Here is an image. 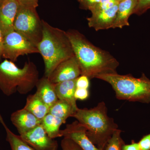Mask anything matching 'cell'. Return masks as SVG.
<instances>
[{
	"label": "cell",
	"mask_w": 150,
	"mask_h": 150,
	"mask_svg": "<svg viewBox=\"0 0 150 150\" xmlns=\"http://www.w3.org/2000/svg\"><path fill=\"white\" fill-rule=\"evenodd\" d=\"M0 122L4 128L6 134V141L11 146V150H35L22 139L20 136L13 133L7 126L0 113Z\"/></svg>",
	"instance_id": "20"
},
{
	"label": "cell",
	"mask_w": 150,
	"mask_h": 150,
	"mask_svg": "<svg viewBox=\"0 0 150 150\" xmlns=\"http://www.w3.org/2000/svg\"><path fill=\"white\" fill-rule=\"evenodd\" d=\"M150 9V0H138L134 13L141 16Z\"/></svg>",
	"instance_id": "23"
},
{
	"label": "cell",
	"mask_w": 150,
	"mask_h": 150,
	"mask_svg": "<svg viewBox=\"0 0 150 150\" xmlns=\"http://www.w3.org/2000/svg\"><path fill=\"white\" fill-rule=\"evenodd\" d=\"M18 5L17 0H4L0 6V30L4 36L14 30V21Z\"/></svg>",
	"instance_id": "12"
},
{
	"label": "cell",
	"mask_w": 150,
	"mask_h": 150,
	"mask_svg": "<svg viewBox=\"0 0 150 150\" xmlns=\"http://www.w3.org/2000/svg\"><path fill=\"white\" fill-rule=\"evenodd\" d=\"M89 95L88 89L76 88L75 93V97L76 100H83L87 99Z\"/></svg>",
	"instance_id": "27"
},
{
	"label": "cell",
	"mask_w": 150,
	"mask_h": 150,
	"mask_svg": "<svg viewBox=\"0 0 150 150\" xmlns=\"http://www.w3.org/2000/svg\"><path fill=\"white\" fill-rule=\"evenodd\" d=\"M42 21L43 35L37 47L45 64L44 76L48 78L60 63L75 55L67 32Z\"/></svg>",
	"instance_id": "2"
},
{
	"label": "cell",
	"mask_w": 150,
	"mask_h": 150,
	"mask_svg": "<svg viewBox=\"0 0 150 150\" xmlns=\"http://www.w3.org/2000/svg\"><path fill=\"white\" fill-rule=\"evenodd\" d=\"M14 30L36 46L43 35V25L36 8L19 4Z\"/></svg>",
	"instance_id": "6"
},
{
	"label": "cell",
	"mask_w": 150,
	"mask_h": 150,
	"mask_svg": "<svg viewBox=\"0 0 150 150\" xmlns=\"http://www.w3.org/2000/svg\"><path fill=\"white\" fill-rule=\"evenodd\" d=\"M118 4L105 10L92 14L90 17L87 18L89 27L96 31L112 28L116 18Z\"/></svg>",
	"instance_id": "13"
},
{
	"label": "cell",
	"mask_w": 150,
	"mask_h": 150,
	"mask_svg": "<svg viewBox=\"0 0 150 150\" xmlns=\"http://www.w3.org/2000/svg\"><path fill=\"white\" fill-rule=\"evenodd\" d=\"M19 4L36 8L38 6V0H17Z\"/></svg>",
	"instance_id": "30"
},
{
	"label": "cell",
	"mask_w": 150,
	"mask_h": 150,
	"mask_svg": "<svg viewBox=\"0 0 150 150\" xmlns=\"http://www.w3.org/2000/svg\"><path fill=\"white\" fill-rule=\"evenodd\" d=\"M20 136L35 150H58V142L48 136L41 124Z\"/></svg>",
	"instance_id": "8"
},
{
	"label": "cell",
	"mask_w": 150,
	"mask_h": 150,
	"mask_svg": "<svg viewBox=\"0 0 150 150\" xmlns=\"http://www.w3.org/2000/svg\"><path fill=\"white\" fill-rule=\"evenodd\" d=\"M86 132L85 127L76 120L67 124L61 133L62 137L73 140L83 150H100L90 140Z\"/></svg>",
	"instance_id": "10"
},
{
	"label": "cell",
	"mask_w": 150,
	"mask_h": 150,
	"mask_svg": "<svg viewBox=\"0 0 150 150\" xmlns=\"http://www.w3.org/2000/svg\"><path fill=\"white\" fill-rule=\"evenodd\" d=\"M118 0H100L97 4L90 11L92 14H94L98 12L107 9L120 2Z\"/></svg>",
	"instance_id": "22"
},
{
	"label": "cell",
	"mask_w": 150,
	"mask_h": 150,
	"mask_svg": "<svg viewBox=\"0 0 150 150\" xmlns=\"http://www.w3.org/2000/svg\"><path fill=\"white\" fill-rule=\"evenodd\" d=\"M11 121L20 135L27 133L41 124V120L24 108L13 112Z\"/></svg>",
	"instance_id": "11"
},
{
	"label": "cell",
	"mask_w": 150,
	"mask_h": 150,
	"mask_svg": "<svg viewBox=\"0 0 150 150\" xmlns=\"http://www.w3.org/2000/svg\"><path fill=\"white\" fill-rule=\"evenodd\" d=\"M66 32L80 67L81 75L90 79L99 75L117 73L119 62L109 52L94 45L76 30L70 29Z\"/></svg>",
	"instance_id": "1"
},
{
	"label": "cell",
	"mask_w": 150,
	"mask_h": 150,
	"mask_svg": "<svg viewBox=\"0 0 150 150\" xmlns=\"http://www.w3.org/2000/svg\"><path fill=\"white\" fill-rule=\"evenodd\" d=\"M86 129L90 140L100 150H103L118 125L108 114V108L104 101L93 108H78L72 115Z\"/></svg>",
	"instance_id": "3"
},
{
	"label": "cell",
	"mask_w": 150,
	"mask_h": 150,
	"mask_svg": "<svg viewBox=\"0 0 150 150\" xmlns=\"http://www.w3.org/2000/svg\"><path fill=\"white\" fill-rule=\"evenodd\" d=\"M118 1H123V0H118Z\"/></svg>",
	"instance_id": "33"
},
{
	"label": "cell",
	"mask_w": 150,
	"mask_h": 150,
	"mask_svg": "<svg viewBox=\"0 0 150 150\" xmlns=\"http://www.w3.org/2000/svg\"><path fill=\"white\" fill-rule=\"evenodd\" d=\"M96 79L109 83L118 100L150 103V79L144 73L138 78L117 73L99 75Z\"/></svg>",
	"instance_id": "5"
},
{
	"label": "cell",
	"mask_w": 150,
	"mask_h": 150,
	"mask_svg": "<svg viewBox=\"0 0 150 150\" xmlns=\"http://www.w3.org/2000/svg\"><path fill=\"white\" fill-rule=\"evenodd\" d=\"M78 108L68 101L59 99L50 108L49 113L62 119L66 123L67 119L72 117Z\"/></svg>",
	"instance_id": "18"
},
{
	"label": "cell",
	"mask_w": 150,
	"mask_h": 150,
	"mask_svg": "<svg viewBox=\"0 0 150 150\" xmlns=\"http://www.w3.org/2000/svg\"><path fill=\"white\" fill-rule=\"evenodd\" d=\"M39 79L38 70L33 62H25L22 68L7 59L0 64V90L7 96L16 92L28 93L35 87Z\"/></svg>",
	"instance_id": "4"
},
{
	"label": "cell",
	"mask_w": 150,
	"mask_h": 150,
	"mask_svg": "<svg viewBox=\"0 0 150 150\" xmlns=\"http://www.w3.org/2000/svg\"><path fill=\"white\" fill-rule=\"evenodd\" d=\"M35 87V93L49 108L59 100L55 91V84L45 76L38 79Z\"/></svg>",
	"instance_id": "14"
},
{
	"label": "cell",
	"mask_w": 150,
	"mask_h": 150,
	"mask_svg": "<svg viewBox=\"0 0 150 150\" xmlns=\"http://www.w3.org/2000/svg\"><path fill=\"white\" fill-rule=\"evenodd\" d=\"M142 150H150V133L144 136L138 142Z\"/></svg>",
	"instance_id": "28"
},
{
	"label": "cell",
	"mask_w": 150,
	"mask_h": 150,
	"mask_svg": "<svg viewBox=\"0 0 150 150\" xmlns=\"http://www.w3.org/2000/svg\"><path fill=\"white\" fill-rule=\"evenodd\" d=\"M100 0H77L79 3L80 8L90 11L98 4Z\"/></svg>",
	"instance_id": "25"
},
{
	"label": "cell",
	"mask_w": 150,
	"mask_h": 150,
	"mask_svg": "<svg viewBox=\"0 0 150 150\" xmlns=\"http://www.w3.org/2000/svg\"><path fill=\"white\" fill-rule=\"evenodd\" d=\"M76 79L65 81L55 84V91L58 99L70 103L75 107H78L75 93L76 89Z\"/></svg>",
	"instance_id": "16"
},
{
	"label": "cell",
	"mask_w": 150,
	"mask_h": 150,
	"mask_svg": "<svg viewBox=\"0 0 150 150\" xmlns=\"http://www.w3.org/2000/svg\"><path fill=\"white\" fill-rule=\"evenodd\" d=\"M3 44H4V36L1 31L0 30V60L2 57Z\"/></svg>",
	"instance_id": "31"
},
{
	"label": "cell",
	"mask_w": 150,
	"mask_h": 150,
	"mask_svg": "<svg viewBox=\"0 0 150 150\" xmlns=\"http://www.w3.org/2000/svg\"><path fill=\"white\" fill-rule=\"evenodd\" d=\"M138 0H123L119 3L112 28H122L130 25L129 17L134 13Z\"/></svg>",
	"instance_id": "15"
},
{
	"label": "cell",
	"mask_w": 150,
	"mask_h": 150,
	"mask_svg": "<svg viewBox=\"0 0 150 150\" xmlns=\"http://www.w3.org/2000/svg\"><path fill=\"white\" fill-rule=\"evenodd\" d=\"M122 150H142L139 143L132 140L131 144H125L122 147Z\"/></svg>",
	"instance_id": "29"
},
{
	"label": "cell",
	"mask_w": 150,
	"mask_h": 150,
	"mask_svg": "<svg viewBox=\"0 0 150 150\" xmlns=\"http://www.w3.org/2000/svg\"><path fill=\"white\" fill-rule=\"evenodd\" d=\"M121 132L119 129L115 131L103 150H122L125 143L121 137Z\"/></svg>",
	"instance_id": "21"
},
{
	"label": "cell",
	"mask_w": 150,
	"mask_h": 150,
	"mask_svg": "<svg viewBox=\"0 0 150 150\" xmlns=\"http://www.w3.org/2000/svg\"><path fill=\"white\" fill-rule=\"evenodd\" d=\"M4 1V0H0V6L2 4Z\"/></svg>",
	"instance_id": "32"
},
{
	"label": "cell",
	"mask_w": 150,
	"mask_h": 150,
	"mask_svg": "<svg viewBox=\"0 0 150 150\" xmlns=\"http://www.w3.org/2000/svg\"><path fill=\"white\" fill-rule=\"evenodd\" d=\"M61 147L62 150H83L73 140L65 137L61 142Z\"/></svg>",
	"instance_id": "24"
},
{
	"label": "cell",
	"mask_w": 150,
	"mask_h": 150,
	"mask_svg": "<svg viewBox=\"0 0 150 150\" xmlns=\"http://www.w3.org/2000/svg\"><path fill=\"white\" fill-rule=\"evenodd\" d=\"M24 108L41 121L49 113L50 109L36 93L28 96Z\"/></svg>",
	"instance_id": "17"
},
{
	"label": "cell",
	"mask_w": 150,
	"mask_h": 150,
	"mask_svg": "<svg viewBox=\"0 0 150 150\" xmlns=\"http://www.w3.org/2000/svg\"><path fill=\"white\" fill-rule=\"evenodd\" d=\"M39 53L37 46L14 30L4 36L3 58L16 62L20 56Z\"/></svg>",
	"instance_id": "7"
},
{
	"label": "cell",
	"mask_w": 150,
	"mask_h": 150,
	"mask_svg": "<svg viewBox=\"0 0 150 150\" xmlns=\"http://www.w3.org/2000/svg\"><path fill=\"white\" fill-rule=\"evenodd\" d=\"M89 85V79L85 76L81 75L76 79V88L88 89Z\"/></svg>",
	"instance_id": "26"
},
{
	"label": "cell",
	"mask_w": 150,
	"mask_h": 150,
	"mask_svg": "<svg viewBox=\"0 0 150 150\" xmlns=\"http://www.w3.org/2000/svg\"><path fill=\"white\" fill-rule=\"evenodd\" d=\"M81 75L80 67L75 56L62 62L48 78L52 83L76 79Z\"/></svg>",
	"instance_id": "9"
},
{
	"label": "cell",
	"mask_w": 150,
	"mask_h": 150,
	"mask_svg": "<svg viewBox=\"0 0 150 150\" xmlns=\"http://www.w3.org/2000/svg\"><path fill=\"white\" fill-rule=\"evenodd\" d=\"M65 123L62 119L48 113L41 121V125L50 138L54 139L62 137L60 127Z\"/></svg>",
	"instance_id": "19"
}]
</instances>
